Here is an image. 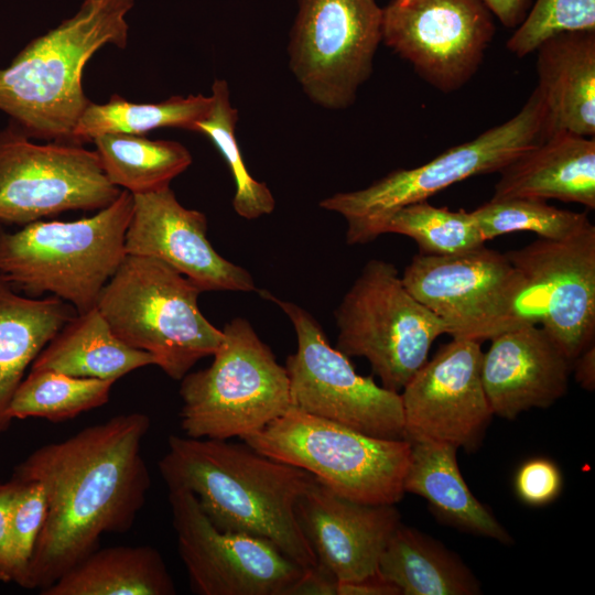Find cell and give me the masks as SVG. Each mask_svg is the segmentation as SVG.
Returning <instances> with one entry per match:
<instances>
[{
	"instance_id": "6da1fadb",
	"label": "cell",
	"mask_w": 595,
	"mask_h": 595,
	"mask_svg": "<svg viewBox=\"0 0 595 595\" xmlns=\"http://www.w3.org/2000/svg\"><path fill=\"white\" fill-rule=\"evenodd\" d=\"M150 419L117 414L33 451L12 478L43 487L45 516L21 587L44 589L98 548L131 529L151 485L141 454Z\"/></svg>"
},
{
	"instance_id": "7a4b0ae2",
	"label": "cell",
	"mask_w": 595,
	"mask_h": 595,
	"mask_svg": "<svg viewBox=\"0 0 595 595\" xmlns=\"http://www.w3.org/2000/svg\"><path fill=\"white\" fill-rule=\"evenodd\" d=\"M169 489L191 491L219 530L271 542L299 565L317 562L295 518L315 483L309 472L275 461L247 443L170 435L159 462Z\"/></svg>"
},
{
	"instance_id": "3957f363",
	"label": "cell",
	"mask_w": 595,
	"mask_h": 595,
	"mask_svg": "<svg viewBox=\"0 0 595 595\" xmlns=\"http://www.w3.org/2000/svg\"><path fill=\"white\" fill-rule=\"evenodd\" d=\"M132 7L133 0H85L74 17L32 40L0 68V110L30 138L75 143L90 102L84 68L105 45L127 46Z\"/></svg>"
},
{
	"instance_id": "277c9868",
	"label": "cell",
	"mask_w": 595,
	"mask_h": 595,
	"mask_svg": "<svg viewBox=\"0 0 595 595\" xmlns=\"http://www.w3.org/2000/svg\"><path fill=\"white\" fill-rule=\"evenodd\" d=\"M132 194L73 221L36 220L15 232L0 229V275L29 296L50 293L77 313L96 306L125 257Z\"/></svg>"
},
{
	"instance_id": "5b68a950",
	"label": "cell",
	"mask_w": 595,
	"mask_h": 595,
	"mask_svg": "<svg viewBox=\"0 0 595 595\" xmlns=\"http://www.w3.org/2000/svg\"><path fill=\"white\" fill-rule=\"evenodd\" d=\"M201 289L167 263L127 255L96 303L113 334L181 380L224 339L201 312Z\"/></svg>"
},
{
	"instance_id": "8992f818",
	"label": "cell",
	"mask_w": 595,
	"mask_h": 595,
	"mask_svg": "<svg viewBox=\"0 0 595 595\" xmlns=\"http://www.w3.org/2000/svg\"><path fill=\"white\" fill-rule=\"evenodd\" d=\"M547 138V108L536 86L522 108L506 122L420 166L399 169L365 188L326 197L320 206L346 219L348 245H365L382 235L385 221L398 208L426 201L468 177L499 172Z\"/></svg>"
},
{
	"instance_id": "52a82bcc",
	"label": "cell",
	"mask_w": 595,
	"mask_h": 595,
	"mask_svg": "<svg viewBox=\"0 0 595 595\" xmlns=\"http://www.w3.org/2000/svg\"><path fill=\"white\" fill-rule=\"evenodd\" d=\"M205 369L181 379L180 425L195 439H241L264 428L290 407V382L251 324L235 317Z\"/></svg>"
},
{
	"instance_id": "ba28073f",
	"label": "cell",
	"mask_w": 595,
	"mask_h": 595,
	"mask_svg": "<svg viewBox=\"0 0 595 595\" xmlns=\"http://www.w3.org/2000/svg\"><path fill=\"white\" fill-rule=\"evenodd\" d=\"M275 461L302 468L333 493L369 505H396L403 495L411 444L371 436L290 407L240 439Z\"/></svg>"
},
{
	"instance_id": "9c48e42d",
	"label": "cell",
	"mask_w": 595,
	"mask_h": 595,
	"mask_svg": "<svg viewBox=\"0 0 595 595\" xmlns=\"http://www.w3.org/2000/svg\"><path fill=\"white\" fill-rule=\"evenodd\" d=\"M401 280L452 338L476 342L526 324H540L542 306L506 253L485 245L464 252L418 253Z\"/></svg>"
},
{
	"instance_id": "30bf717a",
	"label": "cell",
	"mask_w": 595,
	"mask_h": 595,
	"mask_svg": "<svg viewBox=\"0 0 595 595\" xmlns=\"http://www.w3.org/2000/svg\"><path fill=\"white\" fill-rule=\"evenodd\" d=\"M336 348L364 357L381 386L399 392L446 327L404 286L390 262L369 260L335 310Z\"/></svg>"
},
{
	"instance_id": "8fae6325",
	"label": "cell",
	"mask_w": 595,
	"mask_h": 595,
	"mask_svg": "<svg viewBox=\"0 0 595 595\" xmlns=\"http://www.w3.org/2000/svg\"><path fill=\"white\" fill-rule=\"evenodd\" d=\"M260 294L279 305L295 331L296 350L284 366L291 407L371 436L403 440L400 393L358 375L306 310L267 291Z\"/></svg>"
},
{
	"instance_id": "7c38bea8",
	"label": "cell",
	"mask_w": 595,
	"mask_h": 595,
	"mask_svg": "<svg viewBox=\"0 0 595 595\" xmlns=\"http://www.w3.org/2000/svg\"><path fill=\"white\" fill-rule=\"evenodd\" d=\"M381 23L376 0H299L289 66L314 104L332 110L354 104L371 75Z\"/></svg>"
},
{
	"instance_id": "4fadbf2b",
	"label": "cell",
	"mask_w": 595,
	"mask_h": 595,
	"mask_svg": "<svg viewBox=\"0 0 595 595\" xmlns=\"http://www.w3.org/2000/svg\"><path fill=\"white\" fill-rule=\"evenodd\" d=\"M121 193L96 151L83 144H39L14 122L0 130V221L26 225L68 210H99Z\"/></svg>"
},
{
	"instance_id": "5bb4252c",
	"label": "cell",
	"mask_w": 595,
	"mask_h": 595,
	"mask_svg": "<svg viewBox=\"0 0 595 595\" xmlns=\"http://www.w3.org/2000/svg\"><path fill=\"white\" fill-rule=\"evenodd\" d=\"M177 550L199 595H292L307 569L271 542L216 528L185 489H169Z\"/></svg>"
},
{
	"instance_id": "9a60e30c",
	"label": "cell",
	"mask_w": 595,
	"mask_h": 595,
	"mask_svg": "<svg viewBox=\"0 0 595 595\" xmlns=\"http://www.w3.org/2000/svg\"><path fill=\"white\" fill-rule=\"evenodd\" d=\"M381 32L422 79L450 94L477 73L496 26L484 0H390Z\"/></svg>"
},
{
	"instance_id": "2e32d148",
	"label": "cell",
	"mask_w": 595,
	"mask_h": 595,
	"mask_svg": "<svg viewBox=\"0 0 595 595\" xmlns=\"http://www.w3.org/2000/svg\"><path fill=\"white\" fill-rule=\"evenodd\" d=\"M480 343L452 338L402 389L404 440L475 451L494 416L482 382Z\"/></svg>"
},
{
	"instance_id": "e0dca14e",
	"label": "cell",
	"mask_w": 595,
	"mask_h": 595,
	"mask_svg": "<svg viewBox=\"0 0 595 595\" xmlns=\"http://www.w3.org/2000/svg\"><path fill=\"white\" fill-rule=\"evenodd\" d=\"M132 214L125 237L127 255L159 259L202 292L257 291L246 269L214 249L207 238L206 216L181 205L170 186L132 194Z\"/></svg>"
},
{
	"instance_id": "ac0fdd59",
	"label": "cell",
	"mask_w": 595,
	"mask_h": 595,
	"mask_svg": "<svg viewBox=\"0 0 595 595\" xmlns=\"http://www.w3.org/2000/svg\"><path fill=\"white\" fill-rule=\"evenodd\" d=\"M509 261L543 286L541 326L573 361L594 344L595 226L564 240L540 238L506 252Z\"/></svg>"
},
{
	"instance_id": "d6986e66",
	"label": "cell",
	"mask_w": 595,
	"mask_h": 595,
	"mask_svg": "<svg viewBox=\"0 0 595 595\" xmlns=\"http://www.w3.org/2000/svg\"><path fill=\"white\" fill-rule=\"evenodd\" d=\"M295 518L316 555L338 582L375 574L401 523L394 505H369L342 497L318 480L296 502Z\"/></svg>"
},
{
	"instance_id": "ffe728a7",
	"label": "cell",
	"mask_w": 595,
	"mask_h": 595,
	"mask_svg": "<svg viewBox=\"0 0 595 595\" xmlns=\"http://www.w3.org/2000/svg\"><path fill=\"white\" fill-rule=\"evenodd\" d=\"M572 361L542 326L526 324L491 338L480 376L494 415L512 420L565 396Z\"/></svg>"
},
{
	"instance_id": "44dd1931",
	"label": "cell",
	"mask_w": 595,
	"mask_h": 595,
	"mask_svg": "<svg viewBox=\"0 0 595 595\" xmlns=\"http://www.w3.org/2000/svg\"><path fill=\"white\" fill-rule=\"evenodd\" d=\"M499 173L491 198L559 199L595 209V137L554 133Z\"/></svg>"
},
{
	"instance_id": "7402d4cb",
	"label": "cell",
	"mask_w": 595,
	"mask_h": 595,
	"mask_svg": "<svg viewBox=\"0 0 595 595\" xmlns=\"http://www.w3.org/2000/svg\"><path fill=\"white\" fill-rule=\"evenodd\" d=\"M534 52L548 137L558 132L595 137V31L554 34Z\"/></svg>"
},
{
	"instance_id": "603a6c76",
	"label": "cell",
	"mask_w": 595,
	"mask_h": 595,
	"mask_svg": "<svg viewBox=\"0 0 595 595\" xmlns=\"http://www.w3.org/2000/svg\"><path fill=\"white\" fill-rule=\"evenodd\" d=\"M404 494L425 499L442 521L467 532L510 544L512 538L470 491L457 464V447L428 440L410 442Z\"/></svg>"
},
{
	"instance_id": "cb8c5ba5",
	"label": "cell",
	"mask_w": 595,
	"mask_h": 595,
	"mask_svg": "<svg viewBox=\"0 0 595 595\" xmlns=\"http://www.w3.org/2000/svg\"><path fill=\"white\" fill-rule=\"evenodd\" d=\"M76 314L65 301L18 293L0 275V436L12 420V397L41 350Z\"/></svg>"
},
{
	"instance_id": "d4e9b609",
	"label": "cell",
	"mask_w": 595,
	"mask_h": 595,
	"mask_svg": "<svg viewBox=\"0 0 595 595\" xmlns=\"http://www.w3.org/2000/svg\"><path fill=\"white\" fill-rule=\"evenodd\" d=\"M154 365L153 357L119 339L96 306L76 313L41 350L31 369L117 381Z\"/></svg>"
},
{
	"instance_id": "484cf974",
	"label": "cell",
	"mask_w": 595,
	"mask_h": 595,
	"mask_svg": "<svg viewBox=\"0 0 595 595\" xmlns=\"http://www.w3.org/2000/svg\"><path fill=\"white\" fill-rule=\"evenodd\" d=\"M160 552L150 545L97 548L41 595H174Z\"/></svg>"
},
{
	"instance_id": "4316f807",
	"label": "cell",
	"mask_w": 595,
	"mask_h": 595,
	"mask_svg": "<svg viewBox=\"0 0 595 595\" xmlns=\"http://www.w3.org/2000/svg\"><path fill=\"white\" fill-rule=\"evenodd\" d=\"M378 572L401 595H476L480 583L461 558L432 537L400 523L389 539Z\"/></svg>"
},
{
	"instance_id": "83f0119b",
	"label": "cell",
	"mask_w": 595,
	"mask_h": 595,
	"mask_svg": "<svg viewBox=\"0 0 595 595\" xmlns=\"http://www.w3.org/2000/svg\"><path fill=\"white\" fill-rule=\"evenodd\" d=\"M93 142L108 181L131 194H145L170 186L171 181L193 161L191 152L176 141L108 133Z\"/></svg>"
},
{
	"instance_id": "f1b7e54d",
	"label": "cell",
	"mask_w": 595,
	"mask_h": 595,
	"mask_svg": "<svg viewBox=\"0 0 595 595\" xmlns=\"http://www.w3.org/2000/svg\"><path fill=\"white\" fill-rule=\"evenodd\" d=\"M210 96H173L166 100L151 104L131 102L113 95L105 104L90 101L82 113L74 131L75 143L93 142L108 133L139 134L160 129L180 128L195 131L208 113Z\"/></svg>"
},
{
	"instance_id": "f546056e",
	"label": "cell",
	"mask_w": 595,
	"mask_h": 595,
	"mask_svg": "<svg viewBox=\"0 0 595 595\" xmlns=\"http://www.w3.org/2000/svg\"><path fill=\"white\" fill-rule=\"evenodd\" d=\"M115 382L31 369L15 390L8 414L11 420L41 418L63 422L106 404Z\"/></svg>"
},
{
	"instance_id": "4dcf8cb0",
	"label": "cell",
	"mask_w": 595,
	"mask_h": 595,
	"mask_svg": "<svg viewBox=\"0 0 595 595\" xmlns=\"http://www.w3.org/2000/svg\"><path fill=\"white\" fill-rule=\"evenodd\" d=\"M210 100L209 111L197 122L195 131L208 136L231 172L236 186L232 199L235 212L245 219L271 214L275 201L270 188L250 175L241 156L235 133L238 110L231 106L229 86L225 79L214 80Z\"/></svg>"
},
{
	"instance_id": "1f68e13d",
	"label": "cell",
	"mask_w": 595,
	"mask_h": 595,
	"mask_svg": "<svg viewBox=\"0 0 595 595\" xmlns=\"http://www.w3.org/2000/svg\"><path fill=\"white\" fill-rule=\"evenodd\" d=\"M383 234H400L413 239L420 253L446 256L485 245L470 212L437 207L426 201L394 210L385 221Z\"/></svg>"
},
{
	"instance_id": "d6a6232c",
	"label": "cell",
	"mask_w": 595,
	"mask_h": 595,
	"mask_svg": "<svg viewBox=\"0 0 595 595\" xmlns=\"http://www.w3.org/2000/svg\"><path fill=\"white\" fill-rule=\"evenodd\" d=\"M470 213L485 241L515 231L564 240L592 224L586 213L558 208L534 197L491 198Z\"/></svg>"
},
{
	"instance_id": "836d02e7",
	"label": "cell",
	"mask_w": 595,
	"mask_h": 595,
	"mask_svg": "<svg viewBox=\"0 0 595 595\" xmlns=\"http://www.w3.org/2000/svg\"><path fill=\"white\" fill-rule=\"evenodd\" d=\"M44 516L43 487L35 482H20L7 534L0 548L1 582H13L22 586Z\"/></svg>"
},
{
	"instance_id": "e575fe53",
	"label": "cell",
	"mask_w": 595,
	"mask_h": 595,
	"mask_svg": "<svg viewBox=\"0 0 595 595\" xmlns=\"http://www.w3.org/2000/svg\"><path fill=\"white\" fill-rule=\"evenodd\" d=\"M583 30L595 31V0H534L507 48L522 58L554 34Z\"/></svg>"
},
{
	"instance_id": "d590c367",
	"label": "cell",
	"mask_w": 595,
	"mask_h": 595,
	"mask_svg": "<svg viewBox=\"0 0 595 595\" xmlns=\"http://www.w3.org/2000/svg\"><path fill=\"white\" fill-rule=\"evenodd\" d=\"M559 467L544 457L524 462L515 478V489L521 501L530 506H543L553 501L562 489Z\"/></svg>"
},
{
	"instance_id": "8d00e7d4",
	"label": "cell",
	"mask_w": 595,
	"mask_h": 595,
	"mask_svg": "<svg viewBox=\"0 0 595 595\" xmlns=\"http://www.w3.org/2000/svg\"><path fill=\"white\" fill-rule=\"evenodd\" d=\"M336 595H401V592L377 571L359 580L337 582Z\"/></svg>"
},
{
	"instance_id": "74e56055",
	"label": "cell",
	"mask_w": 595,
	"mask_h": 595,
	"mask_svg": "<svg viewBox=\"0 0 595 595\" xmlns=\"http://www.w3.org/2000/svg\"><path fill=\"white\" fill-rule=\"evenodd\" d=\"M337 582L332 572L316 563L307 569L292 595H336Z\"/></svg>"
},
{
	"instance_id": "f35d334b",
	"label": "cell",
	"mask_w": 595,
	"mask_h": 595,
	"mask_svg": "<svg viewBox=\"0 0 595 595\" xmlns=\"http://www.w3.org/2000/svg\"><path fill=\"white\" fill-rule=\"evenodd\" d=\"M534 0H484L493 15L506 28L516 29Z\"/></svg>"
},
{
	"instance_id": "ab89813d",
	"label": "cell",
	"mask_w": 595,
	"mask_h": 595,
	"mask_svg": "<svg viewBox=\"0 0 595 595\" xmlns=\"http://www.w3.org/2000/svg\"><path fill=\"white\" fill-rule=\"evenodd\" d=\"M575 379L578 385L588 391L595 388V347L594 344L583 350L573 361Z\"/></svg>"
},
{
	"instance_id": "60d3db41",
	"label": "cell",
	"mask_w": 595,
	"mask_h": 595,
	"mask_svg": "<svg viewBox=\"0 0 595 595\" xmlns=\"http://www.w3.org/2000/svg\"><path fill=\"white\" fill-rule=\"evenodd\" d=\"M19 487L20 482L14 478L0 484V548L7 534Z\"/></svg>"
}]
</instances>
